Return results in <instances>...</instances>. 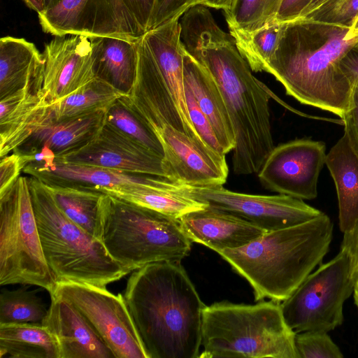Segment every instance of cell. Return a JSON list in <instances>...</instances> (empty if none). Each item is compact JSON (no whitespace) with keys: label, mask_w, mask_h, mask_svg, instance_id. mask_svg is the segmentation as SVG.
Returning a JSON list of instances; mask_svg holds the SVG:
<instances>
[{"label":"cell","mask_w":358,"mask_h":358,"mask_svg":"<svg viewBox=\"0 0 358 358\" xmlns=\"http://www.w3.org/2000/svg\"><path fill=\"white\" fill-rule=\"evenodd\" d=\"M156 0H122L141 28L146 32Z\"/></svg>","instance_id":"obj_42"},{"label":"cell","mask_w":358,"mask_h":358,"mask_svg":"<svg viewBox=\"0 0 358 358\" xmlns=\"http://www.w3.org/2000/svg\"><path fill=\"white\" fill-rule=\"evenodd\" d=\"M100 190L177 220L187 213L201 210L208 206L206 203L192 197L187 192L185 185L176 188L128 186Z\"/></svg>","instance_id":"obj_29"},{"label":"cell","mask_w":358,"mask_h":358,"mask_svg":"<svg viewBox=\"0 0 358 358\" xmlns=\"http://www.w3.org/2000/svg\"><path fill=\"white\" fill-rule=\"evenodd\" d=\"M60 358L58 343L42 324H0V357Z\"/></svg>","instance_id":"obj_28"},{"label":"cell","mask_w":358,"mask_h":358,"mask_svg":"<svg viewBox=\"0 0 358 358\" xmlns=\"http://www.w3.org/2000/svg\"><path fill=\"white\" fill-rule=\"evenodd\" d=\"M52 161L96 166L169 179L162 157L106 123L86 145Z\"/></svg>","instance_id":"obj_17"},{"label":"cell","mask_w":358,"mask_h":358,"mask_svg":"<svg viewBox=\"0 0 358 358\" xmlns=\"http://www.w3.org/2000/svg\"><path fill=\"white\" fill-rule=\"evenodd\" d=\"M101 229L108 253L130 272L154 262H180L191 250L178 220L108 194Z\"/></svg>","instance_id":"obj_7"},{"label":"cell","mask_w":358,"mask_h":358,"mask_svg":"<svg viewBox=\"0 0 358 358\" xmlns=\"http://www.w3.org/2000/svg\"><path fill=\"white\" fill-rule=\"evenodd\" d=\"M62 0H44L45 7V10L53 8L57 3H59Z\"/></svg>","instance_id":"obj_49"},{"label":"cell","mask_w":358,"mask_h":358,"mask_svg":"<svg viewBox=\"0 0 358 358\" xmlns=\"http://www.w3.org/2000/svg\"><path fill=\"white\" fill-rule=\"evenodd\" d=\"M26 5L31 9L36 11L38 14L43 13L45 10L44 0H22Z\"/></svg>","instance_id":"obj_48"},{"label":"cell","mask_w":358,"mask_h":358,"mask_svg":"<svg viewBox=\"0 0 358 358\" xmlns=\"http://www.w3.org/2000/svg\"><path fill=\"white\" fill-rule=\"evenodd\" d=\"M29 184L43 255L56 282L106 287L131 273L110 256L101 241L61 211L41 181L30 176Z\"/></svg>","instance_id":"obj_6"},{"label":"cell","mask_w":358,"mask_h":358,"mask_svg":"<svg viewBox=\"0 0 358 358\" xmlns=\"http://www.w3.org/2000/svg\"><path fill=\"white\" fill-rule=\"evenodd\" d=\"M350 29L353 31H356V32L358 31V16L356 17V19H355V22H353Z\"/></svg>","instance_id":"obj_50"},{"label":"cell","mask_w":358,"mask_h":358,"mask_svg":"<svg viewBox=\"0 0 358 358\" xmlns=\"http://www.w3.org/2000/svg\"><path fill=\"white\" fill-rule=\"evenodd\" d=\"M285 23L272 22L248 34H231L252 71H264L277 49Z\"/></svg>","instance_id":"obj_33"},{"label":"cell","mask_w":358,"mask_h":358,"mask_svg":"<svg viewBox=\"0 0 358 358\" xmlns=\"http://www.w3.org/2000/svg\"><path fill=\"white\" fill-rule=\"evenodd\" d=\"M38 16L43 31L55 36L78 34L136 41L145 33L122 0H62Z\"/></svg>","instance_id":"obj_12"},{"label":"cell","mask_w":358,"mask_h":358,"mask_svg":"<svg viewBox=\"0 0 358 358\" xmlns=\"http://www.w3.org/2000/svg\"><path fill=\"white\" fill-rule=\"evenodd\" d=\"M24 168L22 157L15 152L1 157L0 194L3 193L15 182Z\"/></svg>","instance_id":"obj_40"},{"label":"cell","mask_w":358,"mask_h":358,"mask_svg":"<svg viewBox=\"0 0 358 358\" xmlns=\"http://www.w3.org/2000/svg\"><path fill=\"white\" fill-rule=\"evenodd\" d=\"M50 296L63 299L86 318L115 358H148L122 294L69 280L57 282Z\"/></svg>","instance_id":"obj_11"},{"label":"cell","mask_w":358,"mask_h":358,"mask_svg":"<svg viewBox=\"0 0 358 358\" xmlns=\"http://www.w3.org/2000/svg\"><path fill=\"white\" fill-rule=\"evenodd\" d=\"M183 73L185 83L211 123L223 152L227 155L234 148L236 138L222 94L216 80L208 69L185 50Z\"/></svg>","instance_id":"obj_23"},{"label":"cell","mask_w":358,"mask_h":358,"mask_svg":"<svg viewBox=\"0 0 358 358\" xmlns=\"http://www.w3.org/2000/svg\"><path fill=\"white\" fill-rule=\"evenodd\" d=\"M123 96L106 110L105 123L164 158L159 138Z\"/></svg>","instance_id":"obj_32"},{"label":"cell","mask_w":358,"mask_h":358,"mask_svg":"<svg viewBox=\"0 0 358 358\" xmlns=\"http://www.w3.org/2000/svg\"><path fill=\"white\" fill-rule=\"evenodd\" d=\"M22 171L45 184L81 185L99 189L128 186L176 188L182 185L162 176L59 161L32 162Z\"/></svg>","instance_id":"obj_19"},{"label":"cell","mask_w":358,"mask_h":358,"mask_svg":"<svg viewBox=\"0 0 358 358\" xmlns=\"http://www.w3.org/2000/svg\"><path fill=\"white\" fill-rule=\"evenodd\" d=\"M42 55L43 80L38 92L42 105L57 102L95 78L89 36H55L45 45Z\"/></svg>","instance_id":"obj_15"},{"label":"cell","mask_w":358,"mask_h":358,"mask_svg":"<svg viewBox=\"0 0 358 358\" xmlns=\"http://www.w3.org/2000/svg\"><path fill=\"white\" fill-rule=\"evenodd\" d=\"M179 23L180 40L185 50L199 62L203 48L235 42L230 34L217 25L206 6L198 4L191 7L182 14Z\"/></svg>","instance_id":"obj_31"},{"label":"cell","mask_w":358,"mask_h":358,"mask_svg":"<svg viewBox=\"0 0 358 358\" xmlns=\"http://www.w3.org/2000/svg\"><path fill=\"white\" fill-rule=\"evenodd\" d=\"M36 285L51 295L57 282L45 261L28 176L0 194V285Z\"/></svg>","instance_id":"obj_8"},{"label":"cell","mask_w":358,"mask_h":358,"mask_svg":"<svg viewBox=\"0 0 358 358\" xmlns=\"http://www.w3.org/2000/svg\"><path fill=\"white\" fill-rule=\"evenodd\" d=\"M325 164L336 186L339 227L344 233L358 220V157L345 134L327 154Z\"/></svg>","instance_id":"obj_25"},{"label":"cell","mask_w":358,"mask_h":358,"mask_svg":"<svg viewBox=\"0 0 358 358\" xmlns=\"http://www.w3.org/2000/svg\"><path fill=\"white\" fill-rule=\"evenodd\" d=\"M124 298L148 358H197L206 305L180 262L132 271Z\"/></svg>","instance_id":"obj_1"},{"label":"cell","mask_w":358,"mask_h":358,"mask_svg":"<svg viewBox=\"0 0 358 358\" xmlns=\"http://www.w3.org/2000/svg\"><path fill=\"white\" fill-rule=\"evenodd\" d=\"M295 334L280 302H216L202 312L203 349L199 357L299 358Z\"/></svg>","instance_id":"obj_5"},{"label":"cell","mask_w":358,"mask_h":358,"mask_svg":"<svg viewBox=\"0 0 358 358\" xmlns=\"http://www.w3.org/2000/svg\"><path fill=\"white\" fill-rule=\"evenodd\" d=\"M357 16L358 0H329L305 17L350 28Z\"/></svg>","instance_id":"obj_37"},{"label":"cell","mask_w":358,"mask_h":358,"mask_svg":"<svg viewBox=\"0 0 358 358\" xmlns=\"http://www.w3.org/2000/svg\"><path fill=\"white\" fill-rule=\"evenodd\" d=\"M312 0H282L274 22H289L300 17Z\"/></svg>","instance_id":"obj_44"},{"label":"cell","mask_w":358,"mask_h":358,"mask_svg":"<svg viewBox=\"0 0 358 358\" xmlns=\"http://www.w3.org/2000/svg\"><path fill=\"white\" fill-rule=\"evenodd\" d=\"M178 221L192 242L216 252L243 247L266 232L238 216L209 206L187 213Z\"/></svg>","instance_id":"obj_21"},{"label":"cell","mask_w":358,"mask_h":358,"mask_svg":"<svg viewBox=\"0 0 358 358\" xmlns=\"http://www.w3.org/2000/svg\"><path fill=\"white\" fill-rule=\"evenodd\" d=\"M200 62L216 80L233 126L234 173H258L274 148L268 92L252 75L235 42L203 48Z\"/></svg>","instance_id":"obj_4"},{"label":"cell","mask_w":358,"mask_h":358,"mask_svg":"<svg viewBox=\"0 0 358 358\" xmlns=\"http://www.w3.org/2000/svg\"><path fill=\"white\" fill-rule=\"evenodd\" d=\"M48 308L37 291L27 287L3 289L0 293V324H42Z\"/></svg>","instance_id":"obj_34"},{"label":"cell","mask_w":358,"mask_h":358,"mask_svg":"<svg viewBox=\"0 0 358 358\" xmlns=\"http://www.w3.org/2000/svg\"><path fill=\"white\" fill-rule=\"evenodd\" d=\"M44 61L33 43L22 38L0 39V99L43 75Z\"/></svg>","instance_id":"obj_26"},{"label":"cell","mask_w":358,"mask_h":358,"mask_svg":"<svg viewBox=\"0 0 358 358\" xmlns=\"http://www.w3.org/2000/svg\"><path fill=\"white\" fill-rule=\"evenodd\" d=\"M90 40L95 78L127 94L136 76L138 40L112 36L90 37Z\"/></svg>","instance_id":"obj_24"},{"label":"cell","mask_w":358,"mask_h":358,"mask_svg":"<svg viewBox=\"0 0 358 358\" xmlns=\"http://www.w3.org/2000/svg\"><path fill=\"white\" fill-rule=\"evenodd\" d=\"M333 224L324 213L306 222L268 231L245 245L218 253L250 284L255 301L287 299L322 264Z\"/></svg>","instance_id":"obj_3"},{"label":"cell","mask_w":358,"mask_h":358,"mask_svg":"<svg viewBox=\"0 0 358 358\" xmlns=\"http://www.w3.org/2000/svg\"><path fill=\"white\" fill-rule=\"evenodd\" d=\"M203 0H156L148 30L179 19L191 7L201 4Z\"/></svg>","instance_id":"obj_39"},{"label":"cell","mask_w":358,"mask_h":358,"mask_svg":"<svg viewBox=\"0 0 358 358\" xmlns=\"http://www.w3.org/2000/svg\"><path fill=\"white\" fill-rule=\"evenodd\" d=\"M355 285L350 257L341 249L335 257L321 264L282 301L287 326L296 334L329 332L341 326L343 304L353 293Z\"/></svg>","instance_id":"obj_9"},{"label":"cell","mask_w":358,"mask_h":358,"mask_svg":"<svg viewBox=\"0 0 358 358\" xmlns=\"http://www.w3.org/2000/svg\"><path fill=\"white\" fill-rule=\"evenodd\" d=\"M124 98L155 134L164 127L171 126L187 134L175 102L141 38L138 41L136 79Z\"/></svg>","instance_id":"obj_18"},{"label":"cell","mask_w":358,"mask_h":358,"mask_svg":"<svg viewBox=\"0 0 358 358\" xmlns=\"http://www.w3.org/2000/svg\"><path fill=\"white\" fill-rule=\"evenodd\" d=\"M358 47V31L301 17L286 22L277 49L264 71L273 75L286 94L302 104L341 118L348 110L352 87L340 63Z\"/></svg>","instance_id":"obj_2"},{"label":"cell","mask_w":358,"mask_h":358,"mask_svg":"<svg viewBox=\"0 0 358 358\" xmlns=\"http://www.w3.org/2000/svg\"><path fill=\"white\" fill-rule=\"evenodd\" d=\"M185 88L189 116L200 138L215 151L225 155L211 123L199 108L190 89L185 83Z\"/></svg>","instance_id":"obj_38"},{"label":"cell","mask_w":358,"mask_h":358,"mask_svg":"<svg viewBox=\"0 0 358 358\" xmlns=\"http://www.w3.org/2000/svg\"><path fill=\"white\" fill-rule=\"evenodd\" d=\"M322 141L301 138L274 147L258 172L267 189L300 199L317 195V181L325 164Z\"/></svg>","instance_id":"obj_14"},{"label":"cell","mask_w":358,"mask_h":358,"mask_svg":"<svg viewBox=\"0 0 358 358\" xmlns=\"http://www.w3.org/2000/svg\"><path fill=\"white\" fill-rule=\"evenodd\" d=\"M329 0H312L301 14V17H305L311 14Z\"/></svg>","instance_id":"obj_47"},{"label":"cell","mask_w":358,"mask_h":358,"mask_svg":"<svg viewBox=\"0 0 358 358\" xmlns=\"http://www.w3.org/2000/svg\"><path fill=\"white\" fill-rule=\"evenodd\" d=\"M234 1L235 0H203L201 4L224 11L229 9Z\"/></svg>","instance_id":"obj_46"},{"label":"cell","mask_w":358,"mask_h":358,"mask_svg":"<svg viewBox=\"0 0 358 358\" xmlns=\"http://www.w3.org/2000/svg\"><path fill=\"white\" fill-rule=\"evenodd\" d=\"M343 234L341 249L345 250L350 257L356 282L358 280V220L349 231Z\"/></svg>","instance_id":"obj_43"},{"label":"cell","mask_w":358,"mask_h":358,"mask_svg":"<svg viewBox=\"0 0 358 358\" xmlns=\"http://www.w3.org/2000/svg\"><path fill=\"white\" fill-rule=\"evenodd\" d=\"M341 119L344 124V134L358 157V87L352 88L350 106Z\"/></svg>","instance_id":"obj_41"},{"label":"cell","mask_w":358,"mask_h":358,"mask_svg":"<svg viewBox=\"0 0 358 358\" xmlns=\"http://www.w3.org/2000/svg\"><path fill=\"white\" fill-rule=\"evenodd\" d=\"M156 134L163 146L169 180L193 187L220 186L226 182L229 173L226 155L171 126L164 127Z\"/></svg>","instance_id":"obj_16"},{"label":"cell","mask_w":358,"mask_h":358,"mask_svg":"<svg viewBox=\"0 0 358 358\" xmlns=\"http://www.w3.org/2000/svg\"><path fill=\"white\" fill-rule=\"evenodd\" d=\"M43 184L66 217L101 241V208L105 192L81 185Z\"/></svg>","instance_id":"obj_27"},{"label":"cell","mask_w":358,"mask_h":358,"mask_svg":"<svg viewBox=\"0 0 358 358\" xmlns=\"http://www.w3.org/2000/svg\"><path fill=\"white\" fill-rule=\"evenodd\" d=\"M306 331L295 334V345L299 358H342L343 355L327 334Z\"/></svg>","instance_id":"obj_36"},{"label":"cell","mask_w":358,"mask_h":358,"mask_svg":"<svg viewBox=\"0 0 358 358\" xmlns=\"http://www.w3.org/2000/svg\"><path fill=\"white\" fill-rule=\"evenodd\" d=\"M186 190L196 200L238 216L266 232L298 225L323 213L302 199L285 194L240 193L227 189L222 185H186Z\"/></svg>","instance_id":"obj_13"},{"label":"cell","mask_w":358,"mask_h":358,"mask_svg":"<svg viewBox=\"0 0 358 358\" xmlns=\"http://www.w3.org/2000/svg\"><path fill=\"white\" fill-rule=\"evenodd\" d=\"M38 106L0 134V157L15 152L24 166L32 162H50L86 145L105 123L106 110L56 120L43 116Z\"/></svg>","instance_id":"obj_10"},{"label":"cell","mask_w":358,"mask_h":358,"mask_svg":"<svg viewBox=\"0 0 358 358\" xmlns=\"http://www.w3.org/2000/svg\"><path fill=\"white\" fill-rule=\"evenodd\" d=\"M141 39L159 70L187 134L201 140L190 120L186 104L183 73L185 48L180 40L178 19L147 31Z\"/></svg>","instance_id":"obj_22"},{"label":"cell","mask_w":358,"mask_h":358,"mask_svg":"<svg viewBox=\"0 0 358 358\" xmlns=\"http://www.w3.org/2000/svg\"><path fill=\"white\" fill-rule=\"evenodd\" d=\"M51 303L42 324L55 337L60 358H115L94 329L69 301L50 296Z\"/></svg>","instance_id":"obj_20"},{"label":"cell","mask_w":358,"mask_h":358,"mask_svg":"<svg viewBox=\"0 0 358 358\" xmlns=\"http://www.w3.org/2000/svg\"><path fill=\"white\" fill-rule=\"evenodd\" d=\"M282 0H235L223 11L229 34H248L274 22Z\"/></svg>","instance_id":"obj_35"},{"label":"cell","mask_w":358,"mask_h":358,"mask_svg":"<svg viewBox=\"0 0 358 358\" xmlns=\"http://www.w3.org/2000/svg\"><path fill=\"white\" fill-rule=\"evenodd\" d=\"M124 95L109 84L94 78L66 97L49 105L38 106L45 117L63 120L106 110L116 99Z\"/></svg>","instance_id":"obj_30"},{"label":"cell","mask_w":358,"mask_h":358,"mask_svg":"<svg viewBox=\"0 0 358 358\" xmlns=\"http://www.w3.org/2000/svg\"><path fill=\"white\" fill-rule=\"evenodd\" d=\"M340 67L353 87H358V47L350 50L341 59Z\"/></svg>","instance_id":"obj_45"}]
</instances>
